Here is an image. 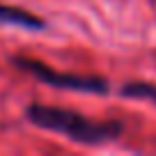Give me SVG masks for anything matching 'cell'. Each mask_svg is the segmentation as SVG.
Listing matches in <instances>:
<instances>
[{
	"label": "cell",
	"instance_id": "6da1fadb",
	"mask_svg": "<svg viewBox=\"0 0 156 156\" xmlns=\"http://www.w3.org/2000/svg\"><path fill=\"white\" fill-rule=\"evenodd\" d=\"M25 117L34 126L51 133H60V136L69 138L73 142H80V145H103V142L117 140L124 131L122 122H117V119L97 122L83 112L71 110V108L44 106V103L28 106Z\"/></svg>",
	"mask_w": 156,
	"mask_h": 156
},
{
	"label": "cell",
	"instance_id": "7a4b0ae2",
	"mask_svg": "<svg viewBox=\"0 0 156 156\" xmlns=\"http://www.w3.org/2000/svg\"><path fill=\"white\" fill-rule=\"evenodd\" d=\"M12 64L23 71L32 73L37 80H41L44 85L58 90H71V92H85V94H108L110 85L106 78L101 76H87V73H64V71H55L48 64L39 62L34 58H23V55H14Z\"/></svg>",
	"mask_w": 156,
	"mask_h": 156
},
{
	"label": "cell",
	"instance_id": "3957f363",
	"mask_svg": "<svg viewBox=\"0 0 156 156\" xmlns=\"http://www.w3.org/2000/svg\"><path fill=\"white\" fill-rule=\"evenodd\" d=\"M0 25H21L25 30H44L46 21L41 16L32 14L30 9L16 5H2L0 2Z\"/></svg>",
	"mask_w": 156,
	"mask_h": 156
},
{
	"label": "cell",
	"instance_id": "277c9868",
	"mask_svg": "<svg viewBox=\"0 0 156 156\" xmlns=\"http://www.w3.org/2000/svg\"><path fill=\"white\" fill-rule=\"evenodd\" d=\"M119 94L126 99H140V101H151L156 106V85L147 83V80H131V83H124Z\"/></svg>",
	"mask_w": 156,
	"mask_h": 156
}]
</instances>
